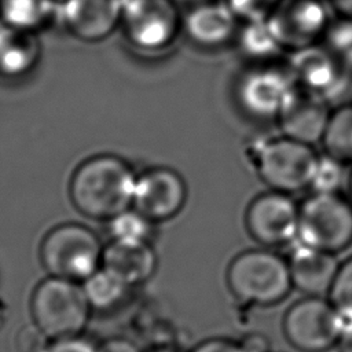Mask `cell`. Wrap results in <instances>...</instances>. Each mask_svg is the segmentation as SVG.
Listing matches in <instances>:
<instances>
[{"instance_id":"9c48e42d","label":"cell","mask_w":352,"mask_h":352,"mask_svg":"<svg viewBox=\"0 0 352 352\" xmlns=\"http://www.w3.org/2000/svg\"><path fill=\"white\" fill-rule=\"evenodd\" d=\"M283 334L301 352H324L337 345L342 330L340 312L330 300L307 296L285 314Z\"/></svg>"},{"instance_id":"f546056e","label":"cell","mask_w":352,"mask_h":352,"mask_svg":"<svg viewBox=\"0 0 352 352\" xmlns=\"http://www.w3.org/2000/svg\"><path fill=\"white\" fill-rule=\"evenodd\" d=\"M191 352H245L238 341L227 338H209L199 342Z\"/></svg>"},{"instance_id":"ac0fdd59","label":"cell","mask_w":352,"mask_h":352,"mask_svg":"<svg viewBox=\"0 0 352 352\" xmlns=\"http://www.w3.org/2000/svg\"><path fill=\"white\" fill-rule=\"evenodd\" d=\"M103 267L133 285L147 279L155 270L157 257L146 242L114 241L102 253Z\"/></svg>"},{"instance_id":"277c9868","label":"cell","mask_w":352,"mask_h":352,"mask_svg":"<svg viewBox=\"0 0 352 352\" xmlns=\"http://www.w3.org/2000/svg\"><path fill=\"white\" fill-rule=\"evenodd\" d=\"M301 243L337 253L352 243V201L337 192H312L298 210Z\"/></svg>"},{"instance_id":"d4e9b609","label":"cell","mask_w":352,"mask_h":352,"mask_svg":"<svg viewBox=\"0 0 352 352\" xmlns=\"http://www.w3.org/2000/svg\"><path fill=\"white\" fill-rule=\"evenodd\" d=\"M150 223L138 210H125L111 219V234L114 241L125 242H146L147 235L150 234Z\"/></svg>"},{"instance_id":"484cf974","label":"cell","mask_w":352,"mask_h":352,"mask_svg":"<svg viewBox=\"0 0 352 352\" xmlns=\"http://www.w3.org/2000/svg\"><path fill=\"white\" fill-rule=\"evenodd\" d=\"M345 165L327 157L326 154L319 155L316 170L311 183L312 192H337L340 187L346 182Z\"/></svg>"},{"instance_id":"4dcf8cb0","label":"cell","mask_w":352,"mask_h":352,"mask_svg":"<svg viewBox=\"0 0 352 352\" xmlns=\"http://www.w3.org/2000/svg\"><path fill=\"white\" fill-rule=\"evenodd\" d=\"M238 342L245 352H271L268 337L257 331L245 334Z\"/></svg>"},{"instance_id":"1f68e13d","label":"cell","mask_w":352,"mask_h":352,"mask_svg":"<svg viewBox=\"0 0 352 352\" xmlns=\"http://www.w3.org/2000/svg\"><path fill=\"white\" fill-rule=\"evenodd\" d=\"M336 18L352 21V0H327Z\"/></svg>"},{"instance_id":"e575fe53","label":"cell","mask_w":352,"mask_h":352,"mask_svg":"<svg viewBox=\"0 0 352 352\" xmlns=\"http://www.w3.org/2000/svg\"><path fill=\"white\" fill-rule=\"evenodd\" d=\"M345 186H346V190H348L349 198H351V201H352V166H349V172H348V175H346Z\"/></svg>"},{"instance_id":"f1b7e54d","label":"cell","mask_w":352,"mask_h":352,"mask_svg":"<svg viewBox=\"0 0 352 352\" xmlns=\"http://www.w3.org/2000/svg\"><path fill=\"white\" fill-rule=\"evenodd\" d=\"M48 352H102L91 342L76 338V337H65L59 338V341L50 346Z\"/></svg>"},{"instance_id":"ffe728a7","label":"cell","mask_w":352,"mask_h":352,"mask_svg":"<svg viewBox=\"0 0 352 352\" xmlns=\"http://www.w3.org/2000/svg\"><path fill=\"white\" fill-rule=\"evenodd\" d=\"M320 144L323 154L352 166V100L333 107Z\"/></svg>"},{"instance_id":"ba28073f","label":"cell","mask_w":352,"mask_h":352,"mask_svg":"<svg viewBox=\"0 0 352 352\" xmlns=\"http://www.w3.org/2000/svg\"><path fill=\"white\" fill-rule=\"evenodd\" d=\"M333 21L327 0H279L265 22L283 51L323 41Z\"/></svg>"},{"instance_id":"d6a6232c","label":"cell","mask_w":352,"mask_h":352,"mask_svg":"<svg viewBox=\"0 0 352 352\" xmlns=\"http://www.w3.org/2000/svg\"><path fill=\"white\" fill-rule=\"evenodd\" d=\"M337 346L340 352H352V320L342 323V330Z\"/></svg>"},{"instance_id":"7a4b0ae2","label":"cell","mask_w":352,"mask_h":352,"mask_svg":"<svg viewBox=\"0 0 352 352\" xmlns=\"http://www.w3.org/2000/svg\"><path fill=\"white\" fill-rule=\"evenodd\" d=\"M242 155L270 190L293 194L311 187L320 154L312 144L278 135L248 140Z\"/></svg>"},{"instance_id":"cb8c5ba5","label":"cell","mask_w":352,"mask_h":352,"mask_svg":"<svg viewBox=\"0 0 352 352\" xmlns=\"http://www.w3.org/2000/svg\"><path fill=\"white\" fill-rule=\"evenodd\" d=\"M329 298L340 312L341 320H352V256L338 265Z\"/></svg>"},{"instance_id":"e0dca14e","label":"cell","mask_w":352,"mask_h":352,"mask_svg":"<svg viewBox=\"0 0 352 352\" xmlns=\"http://www.w3.org/2000/svg\"><path fill=\"white\" fill-rule=\"evenodd\" d=\"M292 283L307 296L329 294L338 264L330 252H324L300 242L289 257Z\"/></svg>"},{"instance_id":"7c38bea8","label":"cell","mask_w":352,"mask_h":352,"mask_svg":"<svg viewBox=\"0 0 352 352\" xmlns=\"http://www.w3.org/2000/svg\"><path fill=\"white\" fill-rule=\"evenodd\" d=\"M331 110L330 99L294 82L275 120L280 135L314 146L320 143Z\"/></svg>"},{"instance_id":"8fae6325","label":"cell","mask_w":352,"mask_h":352,"mask_svg":"<svg viewBox=\"0 0 352 352\" xmlns=\"http://www.w3.org/2000/svg\"><path fill=\"white\" fill-rule=\"evenodd\" d=\"M300 205L290 194L268 190L256 195L246 206L245 227L261 245L278 246L297 238Z\"/></svg>"},{"instance_id":"5bb4252c","label":"cell","mask_w":352,"mask_h":352,"mask_svg":"<svg viewBox=\"0 0 352 352\" xmlns=\"http://www.w3.org/2000/svg\"><path fill=\"white\" fill-rule=\"evenodd\" d=\"M294 84L287 67L258 63L248 69L236 85L241 107L256 118H275Z\"/></svg>"},{"instance_id":"30bf717a","label":"cell","mask_w":352,"mask_h":352,"mask_svg":"<svg viewBox=\"0 0 352 352\" xmlns=\"http://www.w3.org/2000/svg\"><path fill=\"white\" fill-rule=\"evenodd\" d=\"M287 70L293 81L333 102L349 89L346 59L323 41L289 52Z\"/></svg>"},{"instance_id":"4316f807","label":"cell","mask_w":352,"mask_h":352,"mask_svg":"<svg viewBox=\"0 0 352 352\" xmlns=\"http://www.w3.org/2000/svg\"><path fill=\"white\" fill-rule=\"evenodd\" d=\"M239 22L265 21L279 0H223Z\"/></svg>"},{"instance_id":"603a6c76","label":"cell","mask_w":352,"mask_h":352,"mask_svg":"<svg viewBox=\"0 0 352 352\" xmlns=\"http://www.w3.org/2000/svg\"><path fill=\"white\" fill-rule=\"evenodd\" d=\"M47 0H3L4 23L33 32L47 15Z\"/></svg>"},{"instance_id":"d590c367","label":"cell","mask_w":352,"mask_h":352,"mask_svg":"<svg viewBox=\"0 0 352 352\" xmlns=\"http://www.w3.org/2000/svg\"><path fill=\"white\" fill-rule=\"evenodd\" d=\"M186 1H199V0H186Z\"/></svg>"},{"instance_id":"9a60e30c","label":"cell","mask_w":352,"mask_h":352,"mask_svg":"<svg viewBox=\"0 0 352 352\" xmlns=\"http://www.w3.org/2000/svg\"><path fill=\"white\" fill-rule=\"evenodd\" d=\"M122 0H65L67 30L82 41H102L121 21Z\"/></svg>"},{"instance_id":"7402d4cb","label":"cell","mask_w":352,"mask_h":352,"mask_svg":"<svg viewBox=\"0 0 352 352\" xmlns=\"http://www.w3.org/2000/svg\"><path fill=\"white\" fill-rule=\"evenodd\" d=\"M87 279L84 289L85 296L89 304L100 308L110 307L122 298L126 287L129 286L118 275L104 267L102 271L94 272Z\"/></svg>"},{"instance_id":"8d00e7d4","label":"cell","mask_w":352,"mask_h":352,"mask_svg":"<svg viewBox=\"0 0 352 352\" xmlns=\"http://www.w3.org/2000/svg\"><path fill=\"white\" fill-rule=\"evenodd\" d=\"M160 352H170V351H160Z\"/></svg>"},{"instance_id":"d6986e66","label":"cell","mask_w":352,"mask_h":352,"mask_svg":"<svg viewBox=\"0 0 352 352\" xmlns=\"http://www.w3.org/2000/svg\"><path fill=\"white\" fill-rule=\"evenodd\" d=\"M40 47L30 30L3 23L0 26V74L22 76L38 59Z\"/></svg>"},{"instance_id":"8992f818","label":"cell","mask_w":352,"mask_h":352,"mask_svg":"<svg viewBox=\"0 0 352 352\" xmlns=\"http://www.w3.org/2000/svg\"><path fill=\"white\" fill-rule=\"evenodd\" d=\"M41 261L56 278L91 276L102 258L96 235L80 224H62L51 230L41 245Z\"/></svg>"},{"instance_id":"2e32d148","label":"cell","mask_w":352,"mask_h":352,"mask_svg":"<svg viewBox=\"0 0 352 352\" xmlns=\"http://www.w3.org/2000/svg\"><path fill=\"white\" fill-rule=\"evenodd\" d=\"M238 18L224 1H205L183 16V32L195 44L219 47L236 36Z\"/></svg>"},{"instance_id":"4fadbf2b","label":"cell","mask_w":352,"mask_h":352,"mask_svg":"<svg viewBox=\"0 0 352 352\" xmlns=\"http://www.w3.org/2000/svg\"><path fill=\"white\" fill-rule=\"evenodd\" d=\"M187 201V184L173 168L158 165L143 170L136 177L133 206L151 221L176 216Z\"/></svg>"},{"instance_id":"6da1fadb","label":"cell","mask_w":352,"mask_h":352,"mask_svg":"<svg viewBox=\"0 0 352 352\" xmlns=\"http://www.w3.org/2000/svg\"><path fill=\"white\" fill-rule=\"evenodd\" d=\"M136 177L126 160L109 153L95 154L74 169L69 195L82 214L113 219L133 202Z\"/></svg>"},{"instance_id":"5b68a950","label":"cell","mask_w":352,"mask_h":352,"mask_svg":"<svg viewBox=\"0 0 352 352\" xmlns=\"http://www.w3.org/2000/svg\"><path fill=\"white\" fill-rule=\"evenodd\" d=\"M88 309L85 292L70 279L56 276L41 282L32 298L34 322L48 337L76 336L87 322Z\"/></svg>"},{"instance_id":"44dd1931","label":"cell","mask_w":352,"mask_h":352,"mask_svg":"<svg viewBox=\"0 0 352 352\" xmlns=\"http://www.w3.org/2000/svg\"><path fill=\"white\" fill-rule=\"evenodd\" d=\"M235 37L241 52L260 63L270 62L283 51L274 38L265 21L242 22Z\"/></svg>"},{"instance_id":"836d02e7","label":"cell","mask_w":352,"mask_h":352,"mask_svg":"<svg viewBox=\"0 0 352 352\" xmlns=\"http://www.w3.org/2000/svg\"><path fill=\"white\" fill-rule=\"evenodd\" d=\"M100 351L102 352H138V349L131 342L124 340L109 341Z\"/></svg>"},{"instance_id":"3957f363","label":"cell","mask_w":352,"mask_h":352,"mask_svg":"<svg viewBox=\"0 0 352 352\" xmlns=\"http://www.w3.org/2000/svg\"><path fill=\"white\" fill-rule=\"evenodd\" d=\"M226 282L241 301L260 307L280 302L293 287L289 264L267 249H249L228 264Z\"/></svg>"},{"instance_id":"52a82bcc","label":"cell","mask_w":352,"mask_h":352,"mask_svg":"<svg viewBox=\"0 0 352 352\" xmlns=\"http://www.w3.org/2000/svg\"><path fill=\"white\" fill-rule=\"evenodd\" d=\"M120 26L135 48L154 52L176 40L183 15L175 0H122Z\"/></svg>"},{"instance_id":"83f0119b","label":"cell","mask_w":352,"mask_h":352,"mask_svg":"<svg viewBox=\"0 0 352 352\" xmlns=\"http://www.w3.org/2000/svg\"><path fill=\"white\" fill-rule=\"evenodd\" d=\"M47 334L37 326L22 327L14 340L16 352H48L50 345L47 342Z\"/></svg>"}]
</instances>
